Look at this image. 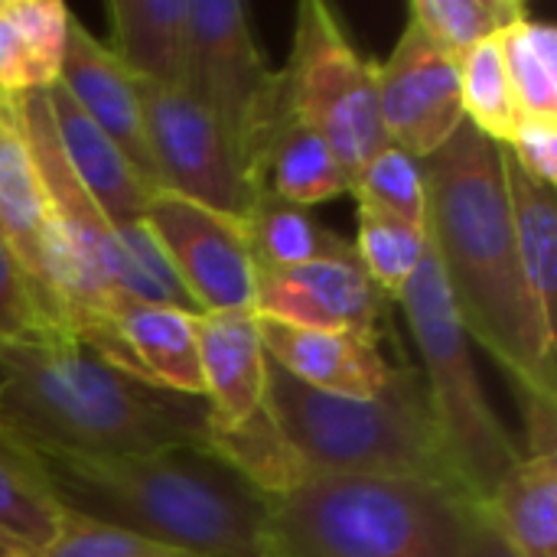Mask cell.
I'll use <instances>...</instances> for the list:
<instances>
[{
	"mask_svg": "<svg viewBox=\"0 0 557 557\" xmlns=\"http://www.w3.org/2000/svg\"><path fill=\"white\" fill-rule=\"evenodd\" d=\"M428 235L444 284L470 339L519 385V395H555V336L519 271L499 144L467 121L424 160Z\"/></svg>",
	"mask_w": 557,
	"mask_h": 557,
	"instance_id": "6da1fadb",
	"label": "cell"
},
{
	"mask_svg": "<svg viewBox=\"0 0 557 557\" xmlns=\"http://www.w3.org/2000/svg\"><path fill=\"white\" fill-rule=\"evenodd\" d=\"M206 398L117 369L65 333L0 349V431L36 454L114 460L209 444Z\"/></svg>",
	"mask_w": 557,
	"mask_h": 557,
	"instance_id": "7a4b0ae2",
	"label": "cell"
},
{
	"mask_svg": "<svg viewBox=\"0 0 557 557\" xmlns=\"http://www.w3.org/2000/svg\"><path fill=\"white\" fill-rule=\"evenodd\" d=\"M36 457L65 516L114 525L193 557H268L271 499L209 444L114 460Z\"/></svg>",
	"mask_w": 557,
	"mask_h": 557,
	"instance_id": "3957f363",
	"label": "cell"
},
{
	"mask_svg": "<svg viewBox=\"0 0 557 557\" xmlns=\"http://www.w3.org/2000/svg\"><path fill=\"white\" fill-rule=\"evenodd\" d=\"M473 506L431 476H310L271 499L268 557H460Z\"/></svg>",
	"mask_w": 557,
	"mask_h": 557,
	"instance_id": "277c9868",
	"label": "cell"
},
{
	"mask_svg": "<svg viewBox=\"0 0 557 557\" xmlns=\"http://www.w3.org/2000/svg\"><path fill=\"white\" fill-rule=\"evenodd\" d=\"M264 408L310 476H431L454 483L414 366L392 369L388 385L372 398H339L300 385L268 359Z\"/></svg>",
	"mask_w": 557,
	"mask_h": 557,
	"instance_id": "5b68a950",
	"label": "cell"
},
{
	"mask_svg": "<svg viewBox=\"0 0 557 557\" xmlns=\"http://www.w3.org/2000/svg\"><path fill=\"white\" fill-rule=\"evenodd\" d=\"M398 304L421 352L418 372L428 388V405L450 476L467 499L483 506L519 467L522 447L512 441L480 385L470 336L460 323L431 245Z\"/></svg>",
	"mask_w": 557,
	"mask_h": 557,
	"instance_id": "8992f818",
	"label": "cell"
},
{
	"mask_svg": "<svg viewBox=\"0 0 557 557\" xmlns=\"http://www.w3.org/2000/svg\"><path fill=\"white\" fill-rule=\"evenodd\" d=\"M281 75L287 108L323 134L349 180L388 144L379 114L375 62L362 59L323 0L300 3L290 62Z\"/></svg>",
	"mask_w": 557,
	"mask_h": 557,
	"instance_id": "52a82bcc",
	"label": "cell"
},
{
	"mask_svg": "<svg viewBox=\"0 0 557 557\" xmlns=\"http://www.w3.org/2000/svg\"><path fill=\"white\" fill-rule=\"evenodd\" d=\"M186 91L212 111L245 170L261 183L284 111V75L268 69L242 3L189 0Z\"/></svg>",
	"mask_w": 557,
	"mask_h": 557,
	"instance_id": "ba28073f",
	"label": "cell"
},
{
	"mask_svg": "<svg viewBox=\"0 0 557 557\" xmlns=\"http://www.w3.org/2000/svg\"><path fill=\"white\" fill-rule=\"evenodd\" d=\"M140 101L160 189L245 222L261 183L245 170L212 111L186 88L144 82Z\"/></svg>",
	"mask_w": 557,
	"mask_h": 557,
	"instance_id": "9c48e42d",
	"label": "cell"
},
{
	"mask_svg": "<svg viewBox=\"0 0 557 557\" xmlns=\"http://www.w3.org/2000/svg\"><path fill=\"white\" fill-rule=\"evenodd\" d=\"M144 222L163 245L199 313L255 310L258 268L245 222L166 189H157L147 199Z\"/></svg>",
	"mask_w": 557,
	"mask_h": 557,
	"instance_id": "30bf717a",
	"label": "cell"
},
{
	"mask_svg": "<svg viewBox=\"0 0 557 557\" xmlns=\"http://www.w3.org/2000/svg\"><path fill=\"white\" fill-rule=\"evenodd\" d=\"M375 91L388 144L418 160L434 157L463 124L460 62L411 20L388 59L375 65Z\"/></svg>",
	"mask_w": 557,
	"mask_h": 557,
	"instance_id": "8fae6325",
	"label": "cell"
},
{
	"mask_svg": "<svg viewBox=\"0 0 557 557\" xmlns=\"http://www.w3.org/2000/svg\"><path fill=\"white\" fill-rule=\"evenodd\" d=\"M255 313L258 320L297 330H349L379 336L385 297L372 287L349 245L330 258L258 274Z\"/></svg>",
	"mask_w": 557,
	"mask_h": 557,
	"instance_id": "7c38bea8",
	"label": "cell"
},
{
	"mask_svg": "<svg viewBox=\"0 0 557 557\" xmlns=\"http://www.w3.org/2000/svg\"><path fill=\"white\" fill-rule=\"evenodd\" d=\"M59 85L104 131V137L127 157L140 183L150 193H157L160 180H157L150 144H147L140 82L78 20H72V29H69V49L62 59Z\"/></svg>",
	"mask_w": 557,
	"mask_h": 557,
	"instance_id": "4fadbf2b",
	"label": "cell"
},
{
	"mask_svg": "<svg viewBox=\"0 0 557 557\" xmlns=\"http://www.w3.org/2000/svg\"><path fill=\"white\" fill-rule=\"evenodd\" d=\"M258 330L268 359L300 385L323 395L372 398L388 385L395 369L382 356L379 336L349 330H297L271 320H258Z\"/></svg>",
	"mask_w": 557,
	"mask_h": 557,
	"instance_id": "5bb4252c",
	"label": "cell"
},
{
	"mask_svg": "<svg viewBox=\"0 0 557 557\" xmlns=\"http://www.w3.org/2000/svg\"><path fill=\"white\" fill-rule=\"evenodd\" d=\"M196 339L209 424L212 431H232L264 408L268 352L261 346L258 313H199Z\"/></svg>",
	"mask_w": 557,
	"mask_h": 557,
	"instance_id": "9a60e30c",
	"label": "cell"
},
{
	"mask_svg": "<svg viewBox=\"0 0 557 557\" xmlns=\"http://www.w3.org/2000/svg\"><path fill=\"white\" fill-rule=\"evenodd\" d=\"M49 206L23 134L20 95H0V238L23 268L49 333H62L59 310L42 277V232Z\"/></svg>",
	"mask_w": 557,
	"mask_h": 557,
	"instance_id": "2e32d148",
	"label": "cell"
},
{
	"mask_svg": "<svg viewBox=\"0 0 557 557\" xmlns=\"http://www.w3.org/2000/svg\"><path fill=\"white\" fill-rule=\"evenodd\" d=\"M46 98H49L59 150L69 170L75 173V180L82 183V189L101 209V215L111 225L140 222L147 199L153 193L140 183L127 157L104 137V131L72 101V95L59 82L46 88Z\"/></svg>",
	"mask_w": 557,
	"mask_h": 557,
	"instance_id": "e0dca14e",
	"label": "cell"
},
{
	"mask_svg": "<svg viewBox=\"0 0 557 557\" xmlns=\"http://www.w3.org/2000/svg\"><path fill=\"white\" fill-rule=\"evenodd\" d=\"M121 65L144 85L186 88L189 0H114L108 3Z\"/></svg>",
	"mask_w": 557,
	"mask_h": 557,
	"instance_id": "ac0fdd59",
	"label": "cell"
},
{
	"mask_svg": "<svg viewBox=\"0 0 557 557\" xmlns=\"http://www.w3.org/2000/svg\"><path fill=\"white\" fill-rule=\"evenodd\" d=\"M111 320L147 382L202 398L196 313L117 297L111 307Z\"/></svg>",
	"mask_w": 557,
	"mask_h": 557,
	"instance_id": "d6986e66",
	"label": "cell"
},
{
	"mask_svg": "<svg viewBox=\"0 0 557 557\" xmlns=\"http://www.w3.org/2000/svg\"><path fill=\"white\" fill-rule=\"evenodd\" d=\"M499 166L509 199V219H512V242L522 281L529 287V297L542 317V326L548 336L557 339L555 300H557V202L555 189L532 180L503 147H499Z\"/></svg>",
	"mask_w": 557,
	"mask_h": 557,
	"instance_id": "ffe728a7",
	"label": "cell"
},
{
	"mask_svg": "<svg viewBox=\"0 0 557 557\" xmlns=\"http://www.w3.org/2000/svg\"><path fill=\"white\" fill-rule=\"evenodd\" d=\"M261 186L300 209L349 193V176L339 166L333 147L323 140V134H317L307 121H300L287 108V101L261 166Z\"/></svg>",
	"mask_w": 557,
	"mask_h": 557,
	"instance_id": "44dd1931",
	"label": "cell"
},
{
	"mask_svg": "<svg viewBox=\"0 0 557 557\" xmlns=\"http://www.w3.org/2000/svg\"><path fill=\"white\" fill-rule=\"evenodd\" d=\"M483 509L522 557H557V457H522Z\"/></svg>",
	"mask_w": 557,
	"mask_h": 557,
	"instance_id": "7402d4cb",
	"label": "cell"
},
{
	"mask_svg": "<svg viewBox=\"0 0 557 557\" xmlns=\"http://www.w3.org/2000/svg\"><path fill=\"white\" fill-rule=\"evenodd\" d=\"M65 525L39 457L0 431V532L29 555H42Z\"/></svg>",
	"mask_w": 557,
	"mask_h": 557,
	"instance_id": "603a6c76",
	"label": "cell"
},
{
	"mask_svg": "<svg viewBox=\"0 0 557 557\" xmlns=\"http://www.w3.org/2000/svg\"><path fill=\"white\" fill-rule=\"evenodd\" d=\"M245 235L258 274L287 271L349 248V242L323 228L310 209L290 206L268 189L258 193L251 212L245 215Z\"/></svg>",
	"mask_w": 557,
	"mask_h": 557,
	"instance_id": "cb8c5ba5",
	"label": "cell"
},
{
	"mask_svg": "<svg viewBox=\"0 0 557 557\" xmlns=\"http://www.w3.org/2000/svg\"><path fill=\"white\" fill-rule=\"evenodd\" d=\"M209 447L268 499H281L310 480L304 460L268 408L232 431H209Z\"/></svg>",
	"mask_w": 557,
	"mask_h": 557,
	"instance_id": "d4e9b609",
	"label": "cell"
},
{
	"mask_svg": "<svg viewBox=\"0 0 557 557\" xmlns=\"http://www.w3.org/2000/svg\"><path fill=\"white\" fill-rule=\"evenodd\" d=\"M428 225H411L382 212L359 209V232L352 242L356 261L385 300H401L428 255Z\"/></svg>",
	"mask_w": 557,
	"mask_h": 557,
	"instance_id": "484cf974",
	"label": "cell"
},
{
	"mask_svg": "<svg viewBox=\"0 0 557 557\" xmlns=\"http://www.w3.org/2000/svg\"><path fill=\"white\" fill-rule=\"evenodd\" d=\"M525 16L522 0H414L408 7V20L457 62L473 46L503 36Z\"/></svg>",
	"mask_w": 557,
	"mask_h": 557,
	"instance_id": "4316f807",
	"label": "cell"
},
{
	"mask_svg": "<svg viewBox=\"0 0 557 557\" xmlns=\"http://www.w3.org/2000/svg\"><path fill=\"white\" fill-rule=\"evenodd\" d=\"M503 59L512 82L519 114L557 121V29L545 20L525 16L503 36Z\"/></svg>",
	"mask_w": 557,
	"mask_h": 557,
	"instance_id": "83f0119b",
	"label": "cell"
},
{
	"mask_svg": "<svg viewBox=\"0 0 557 557\" xmlns=\"http://www.w3.org/2000/svg\"><path fill=\"white\" fill-rule=\"evenodd\" d=\"M460 101H463V121L473 131H480L486 140L499 147L509 140L519 121V104L512 95L499 36L483 39L460 59Z\"/></svg>",
	"mask_w": 557,
	"mask_h": 557,
	"instance_id": "f1b7e54d",
	"label": "cell"
},
{
	"mask_svg": "<svg viewBox=\"0 0 557 557\" xmlns=\"http://www.w3.org/2000/svg\"><path fill=\"white\" fill-rule=\"evenodd\" d=\"M349 193L359 209L382 212L411 225H428V186H424V160L408 150L385 144L352 180Z\"/></svg>",
	"mask_w": 557,
	"mask_h": 557,
	"instance_id": "f546056e",
	"label": "cell"
},
{
	"mask_svg": "<svg viewBox=\"0 0 557 557\" xmlns=\"http://www.w3.org/2000/svg\"><path fill=\"white\" fill-rule=\"evenodd\" d=\"M0 16L10 23L36 91H46L59 82L62 59L69 49V29H72V10L62 0H0Z\"/></svg>",
	"mask_w": 557,
	"mask_h": 557,
	"instance_id": "4dcf8cb0",
	"label": "cell"
},
{
	"mask_svg": "<svg viewBox=\"0 0 557 557\" xmlns=\"http://www.w3.org/2000/svg\"><path fill=\"white\" fill-rule=\"evenodd\" d=\"M39 557H193L170 545L140 539L134 532L65 516L62 532Z\"/></svg>",
	"mask_w": 557,
	"mask_h": 557,
	"instance_id": "1f68e13d",
	"label": "cell"
},
{
	"mask_svg": "<svg viewBox=\"0 0 557 557\" xmlns=\"http://www.w3.org/2000/svg\"><path fill=\"white\" fill-rule=\"evenodd\" d=\"M39 336H52V333L39 313L36 294L23 268L16 264L13 251L0 238V349L13 343H29Z\"/></svg>",
	"mask_w": 557,
	"mask_h": 557,
	"instance_id": "d6a6232c",
	"label": "cell"
},
{
	"mask_svg": "<svg viewBox=\"0 0 557 557\" xmlns=\"http://www.w3.org/2000/svg\"><path fill=\"white\" fill-rule=\"evenodd\" d=\"M503 150L542 186L557 183V121L552 117H525L519 114Z\"/></svg>",
	"mask_w": 557,
	"mask_h": 557,
	"instance_id": "836d02e7",
	"label": "cell"
},
{
	"mask_svg": "<svg viewBox=\"0 0 557 557\" xmlns=\"http://www.w3.org/2000/svg\"><path fill=\"white\" fill-rule=\"evenodd\" d=\"M529 441L522 457H555V395H522Z\"/></svg>",
	"mask_w": 557,
	"mask_h": 557,
	"instance_id": "e575fe53",
	"label": "cell"
},
{
	"mask_svg": "<svg viewBox=\"0 0 557 557\" xmlns=\"http://www.w3.org/2000/svg\"><path fill=\"white\" fill-rule=\"evenodd\" d=\"M36 91L29 62L10 29V23L0 16V95H26Z\"/></svg>",
	"mask_w": 557,
	"mask_h": 557,
	"instance_id": "d590c367",
	"label": "cell"
},
{
	"mask_svg": "<svg viewBox=\"0 0 557 557\" xmlns=\"http://www.w3.org/2000/svg\"><path fill=\"white\" fill-rule=\"evenodd\" d=\"M460 557H522L506 539L503 532L493 525V519L486 516L483 506H473L470 509V519H467V535H463V548Z\"/></svg>",
	"mask_w": 557,
	"mask_h": 557,
	"instance_id": "8d00e7d4",
	"label": "cell"
},
{
	"mask_svg": "<svg viewBox=\"0 0 557 557\" xmlns=\"http://www.w3.org/2000/svg\"><path fill=\"white\" fill-rule=\"evenodd\" d=\"M0 557H36V555H29L26 548H20L13 539H7V535L0 532Z\"/></svg>",
	"mask_w": 557,
	"mask_h": 557,
	"instance_id": "74e56055",
	"label": "cell"
}]
</instances>
